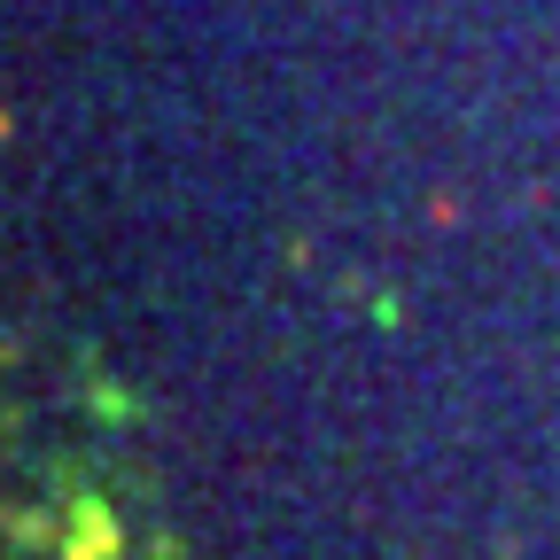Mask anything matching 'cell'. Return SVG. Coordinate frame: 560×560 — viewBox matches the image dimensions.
<instances>
[{
	"label": "cell",
	"instance_id": "1",
	"mask_svg": "<svg viewBox=\"0 0 560 560\" xmlns=\"http://www.w3.org/2000/svg\"><path fill=\"white\" fill-rule=\"evenodd\" d=\"M117 552V529L102 506H79V545H70V560H109Z\"/></svg>",
	"mask_w": 560,
	"mask_h": 560
}]
</instances>
